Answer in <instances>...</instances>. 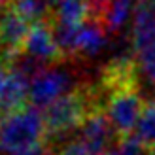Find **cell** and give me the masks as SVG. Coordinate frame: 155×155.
<instances>
[{
    "label": "cell",
    "instance_id": "cell-1",
    "mask_svg": "<svg viewBox=\"0 0 155 155\" xmlns=\"http://www.w3.org/2000/svg\"><path fill=\"white\" fill-rule=\"evenodd\" d=\"M102 110L100 91L97 83L83 81L57 102L44 110V121L48 130V146H55L74 134L93 112Z\"/></svg>",
    "mask_w": 155,
    "mask_h": 155
},
{
    "label": "cell",
    "instance_id": "cell-2",
    "mask_svg": "<svg viewBox=\"0 0 155 155\" xmlns=\"http://www.w3.org/2000/svg\"><path fill=\"white\" fill-rule=\"evenodd\" d=\"M48 144L44 112L34 106L8 114L0 121V153L27 155Z\"/></svg>",
    "mask_w": 155,
    "mask_h": 155
},
{
    "label": "cell",
    "instance_id": "cell-3",
    "mask_svg": "<svg viewBox=\"0 0 155 155\" xmlns=\"http://www.w3.org/2000/svg\"><path fill=\"white\" fill-rule=\"evenodd\" d=\"M98 91H100L102 112L106 114L110 125L114 127L117 140L133 136L134 129L138 125V119H140V114L146 106L140 85L119 87V89H110V91H106L98 85Z\"/></svg>",
    "mask_w": 155,
    "mask_h": 155
},
{
    "label": "cell",
    "instance_id": "cell-4",
    "mask_svg": "<svg viewBox=\"0 0 155 155\" xmlns=\"http://www.w3.org/2000/svg\"><path fill=\"white\" fill-rule=\"evenodd\" d=\"M78 78H80L78 72L68 63L45 66L30 81V89H28L30 106L44 112L48 106L57 102L59 98H63L76 87H80L83 81H80Z\"/></svg>",
    "mask_w": 155,
    "mask_h": 155
},
{
    "label": "cell",
    "instance_id": "cell-5",
    "mask_svg": "<svg viewBox=\"0 0 155 155\" xmlns=\"http://www.w3.org/2000/svg\"><path fill=\"white\" fill-rule=\"evenodd\" d=\"M23 53L36 61H40L42 64L51 66V64H61L68 63L64 59L63 51L59 49L55 34H53L51 23H38V25H30L25 48Z\"/></svg>",
    "mask_w": 155,
    "mask_h": 155
},
{
    "label": "cell",
    "instance_id": "cell-6",
    "mask_svg": "<svg viewBox=\"0 0 155 155\" xmlns=\"http://www.w3.org/2000/svg\"><path fill=\"white\" fill-rule=\"evenodd\" d=\"M30 80L13 66H4L0 70V114L8 115L28 106Z\"/></svg>",
    "mask_w": 155,
    "mask_h": 155
},
{
    "label": "cell",
    "instance_id": "cell-7",
    "mask_svg": "<svg viewBox=\"0 0 155 155\" xmlns=\"http://www.w3.org/2000/svg\"><path fill=\"white\" fill-rule=\"evenodd\" d=\"M108 44V32L95 21H85L78 28L76 38V59L83 57H95L100 53Z\"/></svg>",
    "mask_w": 155,
    "mask_h": 155
},
{
    "label": "cell",
    "instance_id": "cell-8",
    "mask_svg": "<svg viewBox=\"0 0 155 155\" xmlns=\"http://www.w3.org/2000/svg\"><path fill=\"white\" fill-rule=\"evenodd\" d=\"M6 8L15 12L28 25L49 23L53 17V10L49 8L48 0H8Z\"/></svg>",
    "mask_w": 155,
    "mask_h": 155
},
{
    "label": "cell",
    "instance_id": "cell-9",
    "mask_svg": "<svg viewBox=\"0 0 155 155\" xmlns=\"http://www.w3.org/2000/svg\"><path fill=\"white\" fill-rule=\"evenodd\" d=\"M51 21L68 27H81L89 21V0H61L53 10Z\"/></svg>",
    "mask_w": 155,
    "mask_h": 155
},
{
    "label": "cell",
    "instance_id": "cell-10",
    "mask_svg": "<svg viewBox=\"0 0 155 155\" xmlns=\"http://www.w3.org/2000/svg\"><path fill=\"white\" fill-rule=\"evenodd\" d=\"M133 136L144 146L146 151L155 148V98L146 100V106L140 114V119H138Z\"/></svg>",
    "mask_w": 155,
    "mask_h": 155
},
{
    "label": "cell",
    "instance_id": "cell-11",
    "mask_svg": "<svg viewBox=\"0 0 155 155\" xmlns=\"http://www.w3.org/2000/svg\"><path fill=\"white\" fill-rule=\"evenodd\" d=\"M136 61H138V68H140L142 76L155 87V49L142 53V55H136Z\"/></svg>",
    "mask_w": 155,
    "mask_h": 155
},
{
    "label": "cell",
    "instance_id": "cell-12",
    "mask_svg": "<svg viewBox=\"0 0 155 155\" xmlns=\"http://www.w3.org/2000/svg\"><path fill=\"white\" fill-rule=\"evenodd\" d=\"M136 6H142V8H146V10H150V12H155V0H138Z\"/></svg>",
    "mask_w": 155,
    "mask_h": 155
},
{
    "label": "cell",
    "instance_id": "cell-13",
    "mask_svg": "<svg viewBox=\"0 0 155 155\" xmlns=\"http://www.w3.org/2000/svg\"><path fill=\"white\" fill-rule=\"evenodd\" d=\"M148 155H155V148H151V150L148 151Z\"/></svg>",
    "mask_w": 155,
    "mask_h": 155
},
{
    "label": "cell",
    "instance_id": "cell-14",
    "mask_svg": "<svg viewBox=\"0 0 155 155\" xmlns=\"http://www.w3.org/2000/svg\"><path fill=\"white\" fill-rule=\"evenodd\" d=\"M2 117H4V115H2V114H0V121H2Z\"/></svg>",
    "mask_w": 155,
    "mask_h": 155
},
{
    "label": "cell",
    "instance_id": "cell-15",
    "mask_svg": "<svg viewBox=\"0 0 155 155\" xmlns=\"http://www.w3.org/2000/svg\"><path fill=\"white\" fill-rule=\"evenodd\" d=\"M2 10H4V8H2ZM2 10H0V13H2Z\"/></svg>",
    "mask_w": 155,
    "mask_h": 155
}]
</instances>
